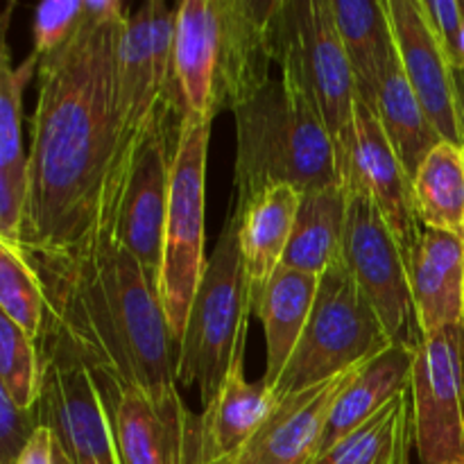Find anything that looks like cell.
<instances>
[{"label": "cell", "instance_id": "obj_5", "mask_svg": "<svg viewBox=\"0 0 464 464\" xmlns=\"http://www.w3.org/2000/svg\"><path fill=\"white\" fill-rule=\"evenodd\" d=\"M252 313L240 252V220L231 211L204 267L177 347V385L198 388L204 408L220 394L234 362L245 356Z\"/></svg>", "mask_w": 464, "mask_h": 464}, {"label": "cell", "instance_id": "obj_40", "mask_svg": "<svg viewBox=\"0 0 464 464\" xmlns=\"http://www.w3.org/2000/svg\"><path fill=\"white\" fill-rule=\"evenodd\" d=\"M449 464H464V462H449Z\"/></svg>", "mask_w": 464, "mask_h": 464}, {"label": "cell", "instance_id": "obj_21", "mask_svg": "<svg viewBox=\"0 0 464 464\" xmlns=\"http://www.w3.org/2000/svg\"><path fill=\"white\" fill-rule=\"evenodd\" d=\"M243 358L234 362L220 394L199 415L202 462L238 456L276 406L275 392L263 381L252 383L245 379Z\"/></svg>", "mask_w": 464, "mask_h": 464}, {"label": "cell", "instance_id": "obj_36", "mask_svg": "<svg viewBox=\"0 0 464 464\" xmlns=\"http://www.w3.org/2000/svg\"><path fill=\"white\" fill-rule=\"evenodd\" d=\"M456 68H460V71H464V25H462V32H460V41H458Z\"/></svg>", "mask_w": 464, "mask_h": 464}, {"label": "cell", "instance_id": "obj_39", "mask_svg": "<svg viewBox=\"0 0 464 464\" xmlns=\"http://www.w3.org/2000/svg\"><path fill=\"white\" fill-rule=\"evenodd\" d=\"M460 238H462V240H464V227H462V236H460Z\"/></svg>", "mask_w": 464, "mask_h": 464}, {"label": "cell", "instance_id": "obj_9", "mask_svg": "<svg viewBox=\"0 0 464 464\" xmlns=\"http://www.w3.org/2000/svg\"><path fill=\"white\" fill-rule=\"evenodd\" d=\"M343 261L374 308L394 344L417 347L421 340L412 304L411 272L383 213L367 193L347 188Z\"/></svg>", "mask_w": 464, "mask_h": 464}, {"label": "cell", "instance_id": "obj_23", "mask_svg": "<svg viewBox=\"0 0 464 464\" xmlns=\"http://www.w3.org/2000/svg\"><path fill=\"white\" fill-rule=\"evenodd\" d=\"M412 362H415V347L392 344L361 367V372L340 394L338 403L331 412L320 456L343 442L349 433L372 420L376 412L383 411L394 397L411 390Z\"/></svg>", "mask_w": 464, "mask_h": 464}, {"label": "cell", "instance_id": "obj_29", "mask_svg": "<svg viewBox=\"0 0 464 464\" xmlns=\"http://www.w3.org/2000/svg\"><path fill=\"white\" fill-rule=\"evenodd\" d=\"M0 315L12 320L32 340H39L44 329V290L23 249L9 243H0Z\"/></svg>", "mask_w": 464, "mask_h": 464}, {"label": "cell", "instance_id": "obj_25", "mask_svg": "<svg viewBox=\"0 0 464 464\" xmlns=\"http://www.w3.org/2000/svg\"><path fill=\"white\" fill-rule=\"evenodd\" d=\"M349 193L344 184L302 193L293 236L281 266L322 276L343 261Z\"/></svg>", "mask_w": 464, "mask_h": 464}, {"label": "cell", "instance_id": "obj_24", "mask_svg": "<svg viewBox=\"0 0 464 464\" xmlns=\"http://www.w3.org/2000/svg\"><path fill=\"white\" fill-rule=\"evenodd\" d=\"M335 25L352 63L358 98L374 107L381 80L397 57L385 0H331Z\"/></svg>", "mask_w": 464, "mask_h": 464}, {"label": "cell", "instance_id": "obj_33", "mask_svg": "<svg viewBox=\"0 0 464 464\" xmlns=\"http://www.w3.org/2000/svg\"><path fill=\"white\" fill-rule=\"evenodd\" d=\"M421 5L456 66L458 41L464 25V0H421Z\"/></svg>", "mask_w": 464, "mask_h": 464}, {"label": "cell", "instance_id": "obj_32", "mask_svg": "<svg viewBox=\"0 0 464 464\" xmlns=\"http://www.w3.org/2000/svg\"><path fill=\"white\" fill-rule=\"evenodd\" d=\"M41 429L39 408L23 411L0 390V464H14L32 435Z\"/></svg>", "mask_w": 464, "mask_h": 464}, {"label": "cell", "instance_id": "obj_3", "mask_svg": "<svg viewBox=\"0 0 464 464\" xmlns=\"http://www.w3.org/2000/svg\"><path fill=\"white\" fill-rule=\"evenodd\" d=\"M279 0H181L175 7L170 95L181 118L211 121L272 80Z\"/></svg>", "mask_w": 464, "mask_h": 464}, {"label": "cell", "instance_id": "obj_27", "mask_svg": "<svg viewBox=\"0 0 464 464\" xmlns=\"http://www.w3.org/2000/svg\"><path fill=\"white\" fill-rule=\"evenodd\" d=\"M412 444V399L406 390L311 464H411Z\"/></svg>", "mask_w": 464, "mask_h": 464}, {"label": "cell", "instance_id": "obj_11", "mask_svg": "<svg viewBox=\"0 0 464 464\" xmlns=\"http://www.w3.org/2000/svg\"><path fill=\"white\" fill-rule=\"evenodd\" d=\"M411 399L421 464L464 462V324L417 343Z\"/></svg>", "mask_w": 464, "mask_h": 464}, {"label": "cell", "instance_id": "obj_31", "mask_svg": "<svg viewBox=\"0 0 464 464\" xmlns=\"http://www.w3.org/2000/svg\"><path fill=\"white\" fill-rule=\"evenodd\" d=\"M84 18V0H44L34 9V50L36 57L63 48Z\"/></svg>", "mask_w": 464, "mask_h": 464}, {"label": "cell", "instance_id": "obj_8", "mask_svg": "<svg viewBox=\"0 0 464 464\" xmlns=\"http://www.w3.org/2000/svg\"><path fill=\"white\" fill-rule=\"evenodd\" d=\"M211 121L184 118L170 172V208L163 243L159 299L177 347L188 322L204 267V207Z\"/></svg>", "mask_w": 464, "mask_h": 464}, {"label": "cell", "instance_id": "obj_13", "mask_svg": "<svg viewBox=\"0 0 464 464\" xmlns=\"http://www.w3.org/2000/svg\"><path fill=\"white\" fill-rule=\"evenodd\" d=\"M340 177L344 188L362 190L374 199L401 247L403 258L411 266L412 254L424 234L417 216L412 179L385 136L376 111L361 98L356 100L352 148Z\"/></svg>", "mask_w": 464, "mask_h": 464}, {"label": "cell", "instance_id": "obj_14", "mask_svg": "<svg viewBox=\"0 0 464 464\" xmlns=\"http://www.w3.org/2000/svg\"><path fill=\"white\" fill-rule=\"evenodd\" d=\"M113 430L122 464H202L199 415L179 390L163 397L122 390L113 399Z\"/></svg>", "mask_w": 464, "mask_h": 464}, {"label": "cell", "instance_id": "obj_20", "mask_svg": "<svg viewBox=\"0 0 464 464\" xmlns=\"http://www.w3.org/2000/svg\"><path fill=\"white\" fill-rule=\"evenodd\" d=\"M320 276L281 266L254 304V315L266 331L263 383L275 392L311 320Z\"/></svg>", "mask_w": 464, "mask_h": 464}, {"label": "cell", "instance_id": "obj_38", "mask_svg": "<svg viewBox=\"0 0 464 464\" xmlns=\"http://www.w3.org/2000/svg\"><path fill=\"white\" fill-rule=\"evenodd\" d=\"M202 464H234V458H227V460H211V462H202Z\"/></svg>", "mask_w": 464, "mask_h": 464}, {"label": "cell", "instance_id": "obj_19", "mask_svg": "<svg viewBox=\"0 0 464 464\" xmlns=\"http://www.w3.org/2000/svg\"><path fill=\"white\" fill-rule=\"evenodd\" d=\"M408 272L421 338L464 324V240L460 236L424 229Z\"/></svg>", "mask_w": 464, "mask_h": 464}, {"label": "cell", "instance_id": "obj_7", "mask_svg": "<svg viewBox=\"0 0 464 464\" xmlns=\"http://www.w3.org/2000/svg\"><path fill=\"white\" fill-rule=\"evenodd\" d=\"M392 344L349 267L344 261L335 263L320 276L302 343L275 388L276 401L365 365Z\"/></svg>", "mask_w": 464, "mask_h": 464}, {"label": "cell", "instance_id": "obj_16", "mask_svg": "<svg viewBox=\"0 0 464 464\" xmlns=\"http://www.w3.org/2000/svg\"><path fill=\"white\" fill-rule=\"evenodd\" d=\"M361 367L279 399L266 424L234 458V464H311L320 456L322 440L340 394Z\"/></svg>", "mask_w": 464, "mask_h": 464}, {"label": "cell", "instance_id": "obj_35", "mask_svg": "<svg viewBox=\"0 0 464 464\" xmlns=\"http://www.w3.org/2000/svg\"><path fill=\"white\" fill-rule=\"evenodd\" d=\"M456 95H458V113H460V122L464 130V71L456 68Z\"/></svg>", "mask_w": 464, "mask_h": 464}, {"label": "cell", "instance_id": "obj_26", "mask_svg": "<svg viewBox=\"0 0 464 464\" xmlns=\"http://www.w3.org/2000/svg\"><path fill=\"white\" fill-rule=\"evenodd\" d=\"M383 125L385 136L392 143L399 161L406 168L408 177L415 179L417 170L429 157L430 150L442 140L440 131L430 122L429 113L421 107L420 98L412 91L406 72H403L401 59L397 57L390 62L383 80H381L376 102L372 107Z\"/></svg>", "mask_w": 464, "mask_h": 464}, {"label": "cell", "instance_id": "obj_12", "mask_svg": "<svg viewBox=\"0 0 464 464\" xmlns=\"http://www.w3.org/2000/svg\"><path fill=\"white\" fill-rule=\"evenodd\" d=\"M172 104L161 102L148 127L143 143L136 150L127 172L125 188L118 204L111 238L130 249L159 293L163 267V243L170 208V172L177 143L170 145Z\"/></svg>", "mask_w": 464, "mask_h": 464}, {"label": "cell", "instance_id": "obj_2", "mask_svg": "<svg viewBox=\"0 0 464 464\" xmlns=\"http://www.w3.org/2000/svg\"><path fill=\"white\" fill-rule=\"evenodd\" d=\"M25 254L44 290L39 347L89 367L113 399L122 390L163 397L177 390V343L157 288L113 238L75 254Z\"/></svg>", "mask_w": 464, "mask_h": 464}, {"label": "cell", "instance_id": "obj_17", "mask_svg": "<svg viewBox=\"0 0 464 464\" xmlns=\"http://www.w3.org/2000/svg\"><path fill=\"white\" fill-rule=\"evenodd\" d=\"M7 16L3 14L0 53V243L18 245L30 190V152L23 148V91L39 71L41 57L27 54L12 66L7 41Z\"/></svg>", "mask_w": 464, "mask_h": 464}, {"label": "cell", "instance_id": "obj_22", "mask_svg": "<svg viewBox=\"0 0 464 464\" xmlns=\"http://www.w3.org/2000/svg\"><path fill=\"white\" fill-rule=\"evenodd\" d=\"M299 199L302 193L293 186H272L245 211H234L240 220V252L252 308L261 290L284 263L297 220Z\"/></svg>", "mask_w": 464, "mask_h": 464}, {"label": "cell", "instance_id": "obj_30", "mask_svg": "<svg viewBox=\"0 0 464 464\" xmlns=\"http://www.w3.org/2000/svg\"><path fill=\"white\" fill-rule=\"evenodd\" d=\"M41 376L44 365L36 340L0 315V390H5L18 408L32 411L39 406Z\"/></svg>", "mask_w": 464, "mask_h": 464}, {"label": "cell", "instance_id": "obj_37", "mask_svg": "<svg viewBox=\"0 0 464 464\" xmlns=\"http://www.w3.org/2000/svg\"><path fill=\"white\" fill-rule=\"evenodd\" d=\"M54 442H57V440H54ZM54 464H72L71 460H68L66 453L62 451V447H59V444H57V449H54Z\"/></svg>", "mask_w": 464, "mask_h": 464}, {"label": "cell", "instance_id": "obj_34", "mask_svg": "<svg viewBox=\"0 0 464 464\" xmlns=\"http://www.w3.org/2000/svg\"><path fill=\"white\" fill-rule=\"evenodd\" d=\"M54 449H57V442H54L53 430L41 424V429L32 435L14 464H54Z\"/></svg>", "mask_w": 464, "mask_h": 464}, {"label": "cell", "instance_id": "obj_15", "mask_svg": "<svg viewBox=\"0 0 464 464\" xmlns=\"http://www.w3.org/2000/svg\"><path fill=\"white\" fill-rule=\"evenodd\" d=\"M403 72L442 140L464 145L458 113L456 66L421 0H385Z\"/></svg>", "mask_w": 464, "mask_h": 464}, {"label": "cell", "instance_id": "obj_4", "mask_svg": "<svg viewBox=\"0 0 464 464\" xmlns=\"http://www.w3.org/2000/svg\"><path fill=\"white\" fill-rule=\"evenodd\" d=\"M234 121V211H245L272 186L308 193L343 184L338 150L315 102L285 77L270 80L236 107Z\"/></svg>", "mask_w": 464, "mask_h": 464}, {"label": "cell", "instance_id": "obj_6", "mask_svg": "<svg viewBox=\"0 0 464 464\" xmlns=\"http://www.w3.org/2000/svg\"><path fill=\"white\" fill-rule=\"evenodd\" d=\"M272 53L281 77L315 102L343 172L353 139L358 91L331 0H279L272 18Z\"/></svg>", "mask_w": 464, "mask_h": 464}, {"label": "cell", "instance_id": "obj_10", "mask_svg": "<svg viewBox=\"0 0 464 464\" xmlns=\"http://www.w3.org/2000/svg\"><path fill=\"white\" fill-rule=\"evenodd\" d=\"M39 417L72 464H122L113 411L86 365L57 347H39Z\"/></svg>", "mask_w": 464, "mask_h": 464}, {"label": "cell", "instance_id": "obj_1", "mask_svg": "<svg viewBox=\"0 0 464 464\" xmlns=\"http://www.w3.org/2000/svg\"><path fill=\"white\" fill-rule=\"evenodd\" d=\"M127 18L104 21L84 9L72 39L41 57L23 252L75 254L111 238L127 181L116 111V57Z\"/></svg>", "mask_w": 464, "mask_h": 464}, {"label": "cell", "instance_id": "obj_28", "mask_svg": "<svg viewBox=\"0 0 464 464\" xmlns=\"http://www.w3.org/2000/svg\"><path fill=\"white\" fill-rule=\"evenodd\" d=\"M417 216L424 229L462 236L464 145L440 140L412 179Z\"/></svg>", "mask_w": 464, "mask_h": 464}, {"label": "cell", "instance_id": "obj_18", "mask_svg": "<svg viewBox=\"0 0 464 464\" xmlns=\"http://www.w3.org/2000/svg\"><path fill=\"white\" fill-rule=\"evenodd\" d=\"M161 102L163 86L154 57L152 3H143L122 25L116 57V111L127 172Z\"/></svg>", "mask_w": 464, "mask_h": 464}]
</instances>
